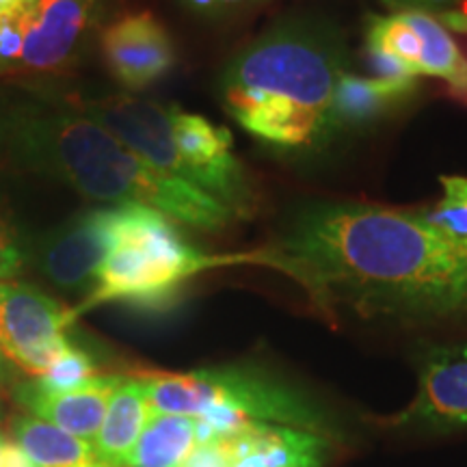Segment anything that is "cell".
Returning <instances> with one entry per match:
<instances>
[{
  "instance_id": "obj_14",
  "label": "cell",
  "mask_w": 467,
  "mask_h": 467,
  "mask_svg": "<svg viewBox=\"0 0 467 467\" xmlns=\"http://www.w3.org/2000/svg\"><path fill=\"white\" fill-rule=\"evenodd\" d=\"M151 416L148 388L141 377H121L110 396L107 418L93 443L102 467H126Z\"/></svg>"
},
{
  "instance_id": "obj_21",
  "label": "cell",
  "mask_w": 467,
  "mask_h": 467,
  "mask_svg": "<svg viewBox=\"0 0 467 467\" xmlns=\"http://www.w3.org/2000/svg\"><path fill=\"white\" fill-rule=\"evenodd\" d=\"M182 467H234V461L225 446V440L219 437L214 441L197 443Z\"/></svg>"
},
{
  "instance_id": "obj_6",
  "label": "cell",
  "mask_w": 467,
  "mask_h": 467,
  "mask_svg": "<svg viewBox=\"0 0 467 467\" xmlns=\"http://www.w3.org/2000/svg\"><path fill=\"white\" fill-rule=\"evenodd\" d=\"M107 0H28L0 22V80L52 76L78 63L100 28Z\"/></svg>"
},
{
  "instance_id": "obj_23",
  "label": "cell",
  "mask_w": 467,
  "mask_h": 467,
  "mask_svg": "<svg viewBox=\"0 0 467 467\" xmlns=\"http://www.w3.org/2000/svg\"><path fill=\"white\" fill-rule=\"evenodd\" d=\"M388 7L396 11H429V14H437V11H448L459 0H383Z\"/></svg>"
},
{
  "instance_id": "obj_24",
  "label": "cell",
  "mask_w": 467,
  "mask_h": 467,
  "mask_svg": "<svg viewBox=\"0 0 467 467\" xmlns=\"http://www.w3.org/2000/svg\"><path fill=\"white\" fill-rule=\"evenodd\" d=\"M0 467H37L16 440H5L0 446Z\"/></svg>"
},
{
  "instance_id": "obj_16",
  "label": "cell",
  "mask_w": 467,
  "mask_h": 467,
  "mask_svg": "<svg viewBox=\"0 0 467 467\" xmlns=\"http://www.w3.org/2000/svg\"><path fill=\"white\" fill-rule=\"evenodd\" d=\"M11 435L37 467H102L93 443L28 413L11 420Z\"/></svg>"
},
{
  "instance_id": "obj_4",
  "label": "cell",
  "mask_w": 467,
  "mask_h": 467,
  "mask_svg": "<svg viewBox=\"0 0 467 467\" xmlns=\"http://www.w3.org/2000/svg\"><path fill=\"white\" fill-rule=\"evenodd\" d=\"M234 265H243L241 254H203L159 210L137 203L115 206L107 258L85 306L121 303L150 312L167 309L197 275Z\"/></svg>"
},
{
  "instance_id": "obj_22",
  "label": "cell",
  "mask_w": 467,
  "mask_h": 467,
  "mask_svg": "<svg viewBox=\"0 0 467 467\" xmlns=\"http://www.w3.org/2000/svg\"><path fill=\"white\" fill-rule=\"evenodd\" d=\"M186 7L197 11V14L210 16V17H221L238 14V11H244L254 5L262 3V0H182Z\"/></svg>"
},
{
  "instance_id": "obj_15",
  "label": "cell",
  "mask_w": 467,
  "mask_h": 467,
  "mask_svg": "<svg viewBox=\"0 0 467 467\" xmlns=\"http://www.w3.org/2000/svg\"><path fill=\"white\" fill-rule=\"evenodd\" d=\"M418 91L416 78H364L347 72L336 91V115L342 130L359 128L392 113Z\"/></svg>"
},
{
  "instance_id": "obj_8",
  "label": "cell",
  "mask_w": 467,
  "mask_h": 467,
  "mask_svg": "<svg viewBox=\"0 0 467 467\" xmlns=\"http://www.w3.org/2000/svg\"><path fill=\"white\" fill-rule=\"evenodd\" d=\"M173 141L189 169L191 184L230 208L236 219H247L255 210V191L241 161L234 154L232 137L206 117L171 110Z\"/></svg>"
},
{
  "instance_id": "obj_25",
  "label": "cell",
  "mask_w": 467,
  "mask_h": 467,
  "mask_svg": "<svg viewBox=\"0 0 467 467\" xmlns=\"http://www.w3.org/2000/svg\"><path fill=\"white\" fill-rule=\"evenodd\" d=\"M28 0H0V22L14 20L22 14Z\"/></svg>"
},
{
  "instance_id": "obj_9",
  "label": "cell",
  "mask_w": 467,
  "mask_h": 467,
  "mask_svg": "<svg viewBox=\"0 0 467 467\" xmlns=\"http://www.w3.org/2000/svg\"><path fill=\"white\" fill-rule=\"evenodd\" d=\"M113 208L76 213L48 232L25 243L26 262L58 290L89 296L107 258Z\"/></svg>"
},
{
  "instance_id": "obj_18",
  "label": "cell",
  "mask_w": 467,
  "mask_h": 467,
  "mask_svg": "<svg viewBox=\"0 0 467 467\" xmlns=\"http://www.w3.org/2000/svg\"><path fill=\"white\" fill-rule=\"evenodd\" d=\"M100 377L98 375V368L89 358V353H85L83 348H78L76 344L69 342L66 348L61 350V355L52 361L48 370L42 377L33 379L39 388L46 392H72V389H80L85 385H89Z\"/></svg>"
},
{
  "instance_id": "obj_11",
  "label": "cell",
  "mask_w": 467,
  "mask_h": 467,
  "mask_svg": "<svg viewBox=\"0 0 467 467\" xmlns=\"http://www.w3.org/2000/svg\"><path fill=\"white\" fill-rule=\"evenodd\" d=\"M100 50L109 74L128 91L148 89L175 66L171 35L150 11L121 16L104 26Z\"/></svg>"
},
{
  "instance_id": "obj_12",
  "label": "cell",
  "mask_w": 467,
  "mask_h": 467,
  "mask_svg": "<svg viewBox=\"0 0 467 467\" xmlns=\"http://www.w3.org/2000/svg\"><path fill=\"white\" fill-rule=\"evenodd\" d=\"M223 440L234 467H325L334 448L331 435L265 422H251Z\"/></svg>"
},
{
  "instance_id": "obj_17",
  "label": "cell",
  "mask_w": 467,
  "mask_h": 467,
  "mask_svg": "<svg viewBox=\"0 0 467 467\" xmlns=\"http://www.w3.org/2000/svg\"><path fill=\"white\" fill-rule=\"evenodd\" d=\"M195 446V418L151 411L126 467H182Z\"/></svg>"
},
{
  "instance_id": "obj_20",
  "label": "cell",
  "mask_w": 467,
  "mask_h": 467,
  "mask_svg": "<svg viewBox=\"0 0 467 467\" xmlns=\"http://www.w3.org/2000/svg\"><path fill=\"white\" fill-rule=\"evenodd\" d=\"M26 265V251L22 238L0 214V279H16Z\"/></svg>"
},
{
  "instance_id": "obj_5",
  "label": "cell",
  "mask_w": 467,
  "mask_h": 467,
  "mask_svg": "<svg viewBox=\"0 0 467 467\" xmlns=\"http://www.w3.org/2000/svg\"><path fill=\"white\" fill-rule=\"evenodd\" d=\"M151 411L200 418L214 437L232 435L251 422L295 426L331 433L329 420L306 394L258 368L219 366L191 372L148 370Z\"/></svg>"
},
{
  "instance_id": "obj_1",
  "label": "cell",
  "mask_w": 467,
  "mask_h": 467,
  "mask_svg": "<svg viewBox=\"0 0 467 467\" xmlns=\"http://www.w3.org/2000/svg\"><path fill=\"white\" fill-rule=\"evenodd\" d=\"M243 262L292 279L331 325L467 323V244L420 214L375 203H309Z\"/></svg>"
},
{
  "instance_id": "obj_3",
  "label": "cell",
  "mask_w": 467,
  "mask_h": 467,
  "mask_svg": "<svg viewBox=\"0 0 467 467\" xmlns=\"http://www.w3.org/2000/svg\"><path fill=\"white\" fill-rule=\"evenodd\" d=\"M347 48L336 26L317 16H288L227 63L219 98L230 117L266 150L312 159L344 132L336 91Z\"/></svg>"
},
{
  "instance_id": "obj_10",
  "label": "cell",
  "mask_w": 467,
  "mask_h": 467,
  "mask_svg": "<svg viewBox=\"0 0 467 467\" xmlns=\"http://www.w3.org/2000/svg\"><path fill=\"white\" fill-rule=\"evenodd\" d=\"M389 431L452 433L467 429V344L429 347L418 355V389L392 416L377 418Z\"/></svg>"
},
{
  "instance_id": "obj_19",
  "label": "cell",
  "mask_w": 467,
  "mask_h": 467,
  "mask_svg": "<svg viewBox=\"0 0 467 467\" xmlns=\"http://www.w3.org/2000/svg\"><path fill=\"white\" fill-rule=\"evenodd\" d=\"M441 184L443 197L426 221L446 236L467 244V178L451 175L441 178Z\"/></svg>"
},
{
  "instance_id": "obj_27",
  "label": "cell",
  "mask_w": 467,
  "mask_h": 467,
  "mask_svg": "<svg viewBox=\"0 0 467 467\" xmlns=\"http://www.w3.org/2000/svg\"><path fill=\"white\" fill-rule=\"evenodd\" d=\"M3 441H5V437H3V433H0V446H3Z\"/></svg>"
},
{
  "instance_id": "obj_7",
  "label": "cell",
  "mask_w": 467,
  "mask_h": 467,
  "mask_svg": "<svg viewBox=\"0 0 467 467\" xmlns=\"http://www.w3.org/2000/svg\"><path fill=\"white\" fill-rule=\"evenodd\" d=\"M74 314L35 285L0 279V353L26 375L42 377L69 344Z\"/></svg>"
},
{
  "instance_id": "obj_13",
  "label": "cell",
  "mask_w": 467,
  "mask_h": 467,
  "mask_svg": "<svg viewBox=\"0 0 467 467\" xmlns=\"http://www.w3.org/2000/svg\"><path fill=\"white\" fill-rule=\"evenodd\" d=\"M121 377L100 375L96 381L72 392H46L35 381L16 388V400L28 416L67 431L80 440L96 443L104 418H107L110 396Z\"/></svg>"
},
{
  "instance_id": "obj_2",
  "label": "cell",
  "mask_w": 467,
  "mask_h": 467,
  "mask_svg": "<svg viewBox=\"0 0 467 467\" xmlns=\"http://www.w3.org/2000/svg\"><path fill=\"white\" fill-rule=\"evenodd\" d=\"M0 167L57 180L93 202L150 206L192 230L236 221L208 192L151 169L72 98L37 85L0 80Z\"/></svg>"
},
{
  "instance_id": "obj_26",
  "label": "cell",
  "mask_w": 467,
  "mask_h": 467,
  "mask_svg": "<svg viewBox=\"0 0 467 467\" xmlns=\"http://www.w3.org/2000/svg\"><path fill=\"white\" fill-rule=\"evenodd\" d=\"M0 375H3V353H0Z\"/></svg>"
}]
</instances>
